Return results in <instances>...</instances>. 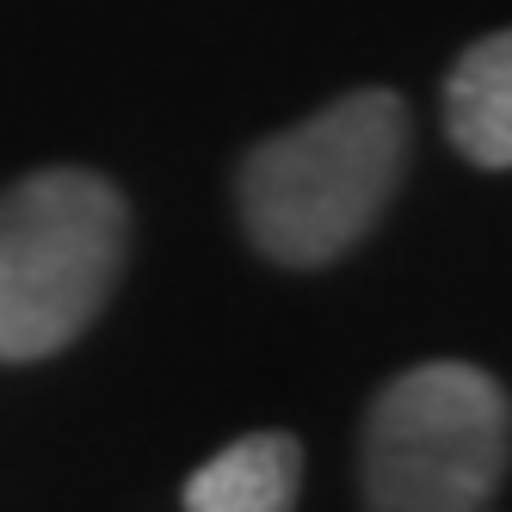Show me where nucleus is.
Listing matches in <instances>:
<instances>
[{
    "instance_id": "obj_1",
    "label": "nucleus",
    "mask_w": 512,
    "mask_h": 512,
    "mask_svg": "<svg viewBox=\"0 0 512 512\" xmlns=\"http://www.w3.org/2000/svg\"><path fill=\"white\" fill-rule=\"evenodd\" d=\"M408 173V105L389 87H358L315 118L266 136L241 161L235 210L247 241L278 266H327L352 253Z\"/></svg>"
},
{
    "instance_id": "obj_2",
    "label": "nucleus",
    "mask_w": 512,
    "mask_h": 512,
    "mask_svg": "<svg viewBox=\"0 0 512 512\" xmlns=\"http://www.w3.org/2000/svg\"><path fill=\"white\" fill-rule=\"evenodd\" d=\"M130 260V204L105 173L44 167L0 192V364L75 346Z\"/></svg>"
},
{
    "instance_id": "obj_3",
    "label": "nucleus",
    "mask_w": 512,
    "mask_h": 512,
    "mask_svg": "<svg viewBox=\"0 0 512 512\" xmlns=\"http://www.w3.org/2000/svg\"><path fill=\"white\" fill-rule=\"evenodd\" d=\"M512 457L506 389L457 358L414 364L364 414V506L371 512H482Z\"/></svg>"
},
{
    "instance_id": "obj_4",
    "label": "nucleus",
    "mask_w": 512,
    "mask_h": 512,
    "mask_svg": "<svg viewBox=\"0 0 512 512\" xmlns=\"http://www.w3.org/2000/svg\"><path fill=\"white\" fill-rule=\"evenodd\" d=\"M445 130L475 167H512V38H475L445 75Z\"/></svg>"
},
{
    "instance_id": "obj_5",
    "label": "nucleus",
    "mask_w": 512,
    "mask_h": 512,
    "mask_svg": "<svg viewBox=\"0 0 512 512\" xmlns=\"http://www.w3.org/2000/svg\"><path fill=\"white\" fill-rule=\"evenodd\" d=\"M303 494V445L290 432H247L186 475V512H290Z\"/></svg>"
}]
</instances>
